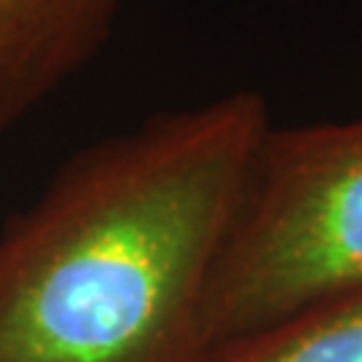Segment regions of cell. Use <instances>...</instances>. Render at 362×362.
<instances>
[{
  "label": "cell",
  "instance_id": "6da1fadb",
  "mask_svg": "<svg viewBox=\"0 0 362 362\" xmlns=\"http://www.w3.org/2000/svg\"><path fill=\"white\" fill-rule=\"evenodd\" d=\"M272 127L263 94L78 151L0 233V362H202L212 272Z\"/></svg>",
  "mask_w": 362,
  "mask_h": 362
},
{
  "label": "cell",
  "instance_id": "277c9868",
  "mask_svg": "<svg viewBox=\"0 0 362 362\" xmlns=\"http://www.w3.org/2000/svg\"><path fill=\"white\" fill-rule=\"evenodd\" d=\"M202 362H362V293L231 341Z\"/></svg>",
  "mask_w": 362,
  "mask_h": 362
},
{
  "label": "cell",
  "instance_id": "3957f363",
  "mask_svg": "<svg viewBox=\"0 0 362 362\" xmlns=\"http://www.w3.org/2000/svg\"><path fill=\"white\" fill-rule=\"evenodd\" d=\"M118 0H0V132L100 54Z\"/></svg>",
  "mask_w": 362,
  "mask_h": 362
},
{
  "label": "cell",
  "instance_id": "7a4b0ae2",
  "mask_svg": "<svg viewBox=\"0 0 362 362\" xmlns=\"http://www.w3.org/2000/svg\"><path fill=\"white\" fill-rule=\"evenodd\" d=\"M354 293H362V113L272 124L212 272L202 351Z\"/></svg>",
  "mask_w": 362,
  "mask_h": 362
}]
</instances>
